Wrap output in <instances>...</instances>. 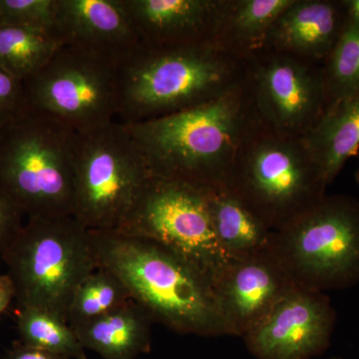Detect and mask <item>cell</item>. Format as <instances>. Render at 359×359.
Listing matches in <instances>:
<instances>
[{
    "label": "cell",
    "instance_id": "6da1fadb",
    "mask_svg": "<svg viewBox=\"0 0 359 359\" xmlns=\"http://www.w3.org/2000/svg\"><path fill=\"white\" fill-rule=\"evenodd\" d=\"M257 121L244 78L209 102L123 125L140 148L152 176L209 192L226 188L238 150Z\"/></svg>",
    "mask_w": 359,
    "mask_h": 359
},
{
    "label": "cell",
    "instance_id": "7a4b0ae2",
    "mask_svg": "<svg viewBox=\"0 0 359 359\" xmlns=\"http://www.w3.org/2000/svg\"><path fill=\"white\" fill-rule=\"evenodd\" d=\"M97 266L114 273L151 318L183 334L226 335L211 280L172 250L117 231H90Z\"/></svg>",
    "mask_w": 359,
    "mask_h": 359
},
{
    "label": "cell",
    "instance_id": "3957f363",
    "mask_svg": "<svg viewBox=\"0 0 359 359\" xmlns=\"http://www.w3.org/2000/svg\"><path fill=\"white\" fill-rule=\"evenodd\" d=\"M245 73V61L212 44H139L118 63L117 117L132 124L191 109L233 88Z\"/></svg>",
    "mask_w": 359,
    "mask_h": 359
},
{
    "label": "cell",
    "instance_id": "277c9868",
    "mask_svg": "<svg viewBox=\"0 0 359 359\" xmlns=\"http://www.w3.org/2000/svg\"><path fill=\"white\" fill-rule=\"evenodd\" d=\"M77 133L28 107L0 133V190L27 219L72 216Z\"/></svg>",
    "mask_w": 359,
    "mask_h": 359
},
{
    "label": "cell",
    "instance_id": "5b68a950",
    "mask_svg": "<svg viewBox=\"0 0 359 359\" xmlns=\"http://www.w3.org/2000/svg\"><path fill=\"white\" fill-rule=\"evenodd\" d=\"M327 187L302 137L280 133L257 119L226 188L275 231L320 202Z\"/></svg>",
    "mask_w": 359,
    "mask_h": 359
},
{
    "label": "cell",
    "instance_id": "8992f818",
    "mask_svg": "<svg viewBox=\"0 0 359 359\" xmlns=\"http://www.w3.org/2000/svg\"><path fill=\"white\" fill-rule=\"evenodd\" d=\"M1 257L18 309H43L66 320L78 285L98 268L90 231L73 216L27 219Z\"/></svg>",
    "mask_w": 359,
    "mask_h": 359
},
{
    "label": "cell",
    "instance_id": "52a82bcc",
    "mask_svg": "<svg viewBox=\"0 0 359 359\" xmlns=\"http://www.w3.org/2000/svg\"><path fill=\"white\" fill-rule=\"evenodd\" d=\"M269 254L290 282L325 292L359 283V202L325 195L273 231Z\"/></svg>",
    "mask_w": 359,
    "mask_h": 359
},
{
    "label": "cell",
    "instance_id": "ba28073f",
    "mask_svg": "<svg viewBox=\"0 0 359 359\" xmlns=\"http://www.w3.org/2000/svg\"><path fill=\"white\" fill-rule=\"evenodd\" d=\"M151 177L121 123L77 133L72 216L89 231H118Z\"/></svg>",
    "mask_w": 359,
    "mask_h": 359
},
{
    "label": "cell",
    "instance_id": "9c48e42d",
    "mask_svg": "<svg viewBox=\"0 0 359 359\" xmlns=\"http://www.w3.org/2000/svg\"><path fill=\"white\" fill-rule=\"evenodd\" d=\"M119 59L63 44L25 84L28 107L59 120L76 133L116 121Z\"/></svg>",
    "mask_w": 359,
    "mask_h": 359
},
{
    "label": "cell",
    "instance_id": "30bf717a",
    "mask_svg": "<svg viewBox=\"0 0 359 359\" xmlns=\"http://www.w3.org/2000/svg\"><path fill=\"white\" fill-rule=\"evenodd\" d=\"M117 231L158 243L211 282L231 261L215 235L207 192L183 182L151 177Z\"/></svg>",
    "mask_w": 359,
    "mask_h": 359
},
{
    "label": "cell",
    "instance_id": "8fae6325",
    "mask_svg": "<svg viewBox=\"0 0 359 359\" xmlns=\"http://www.w3.org/2000/svg\"><path fill=\"white\" fill-rule=\"evenodd\" d=\"M245 82L259 121L280 133L304 136L327 106L323 66L287 54L248 59Z\"/></svg>",
    "mask_w": 359,
    "mask_h": 359
},
{
    "label": "cell",
    "instance_id": "7c38bea8",
    "mask_svg": "<svg viewBox=\"0 0 359 359\" xmlns=\"http://www.w3.org/2000/svg\"><path fill=\"white\" fill-rule=\"evenodd\" d=\"M335 323L325 292L294 285L243 339L257 359H313L330 346Z\"/></svg>",
    "mask_w": 359,
    "mask_h": 359
},
{
    "label": "cell",
    "instance_id": "4fadbf2b",
    "mask_svg": "<svg viewBox=\"0 0 359 359\" xmlns=\"http://www.w3.org/2000/svg\"><path fill=\"white\" fill-rule=\"evenodd\" d=\"M212 285L226 335L243 337L294 285L269 250L256 257L231 259Z\"/></svg>",
    "mask_w": 359,
    "mask_h": 359
},
{
    "label": "cell",
    "instance_id": "5bb4252c",
    "mask_svg": "<svg viewBox=\"0 0 359 359\" xmlns=\"http://www.w3.org/2000/svg\"><path fill=\"white\" fill-rule=\"evenodd\" d=\"M223 1L120 0V4L139 44L148 48H178L212 44Z\"/></svg>",
    "mask_w": 359,
    "mask_h": 359
},
{
    "label": "cell",
    "instance_id": "9a60e30c",
    "mask_svg": "<svg viewBox=\"0 0 359 359\" xmlns=\"http://www.w3.org/2000/svg\"><path fill=\"white\" fill-rule=\"evenodd\" d=\"M346 21L344 0H292L271 25L264 50L323 66Z\"/></svg>",
    "mask_w": 359,
    "mask_h": 359
},
{
    "label": "cell",
    "instance_id": "2e32d148",
    "mask_svg": "<svg viewBox=\"0 0 359 359\" xmlns=\"http://www.w3.org/2000/svg\"><path fill=\"white\" fill-rule=\"evenodd\" d=\"M55 30L63 44L119 60L139 45L120 0H58Z\"/></svg>",
    "mask_w": 359,
    "mask_h": 359
},
{
    "label": "cell",
    "instance_id": "e0dca14e",
    "mask_svg": "<svg viewBox=\"0 0 359 359\" xmlns=\"http://www.w3.org/2000/svg\"><path fill=\"white\" fill-rule=\"evenodd\" d=\"M153 323L147 311L131 299L73 330L85 349L103 359H136L151 351Z\"/></svg>",
    "mask_w": 359,
    "mask_h": 359
},
{
    "label": "cell",
    "instance_id": "ac0fdd59",
    "mask_svg": "<svg viewBox=\"0 0 359 359\" xmlns=\"http://www.w3.org/2000/svg\"><path fill=\"white\" fill-rule=\"evenodd\" d=\"M327 185L359 150V92L328 103L325 112L302 137Z\"/></svg>",
    "mask_w": 359,
    "mask_h": 359
},
{
    "label": "cell",
    "instance_id": "d6986e66",
    "mask_svg": "<svg viewBox=\"0 0 359 359\" xmlns=\"http://www.w3.org/2000/svg\"><path fill=\"white\" fill-rule=\"evenodd\" d=\"M292 0H224L212 44L241 60L263 51L276 18Z\"/></svg>",
    "mask_w": 359,
    "mask_h": 359
},
{
    "label": "cell",
    "instance_id": "ffe728a7",
    "mask_svg": "<svg viewBox=\"0 0 359 359\" xmlns=\"http://www.w3.org/2000/svg\"><path fill=\"white\" fill-rule=\"evenodd\" d=\"M207 201L215 235L231 259L269 252L273 231L229 189L209 191Z\"/></svg>",
    "mask_w": 359,
    "mask_h": 359
},
{
    "label": "cell",
    "instance_id": "44dd1931",
    "mask_svg": "<svg viewBox=\"0 0 359 359\" xmlns=\"http://www.w3.org/2000/svg\"><path fill=\"white\" fill-rule=\"evenodd\" d=\"M62 45L51 30L0 25V67L25 81L42 69Z\"/></svg>",
    "mask_w": 359,
    "mask_h": 359
},
{
    "label": "cell",
    "instance_id": "7402d4cb",
    "mask_svg": "<svg viewBox=\"0 0 359 359\" xmlns=\"http://www.w3.org/2000/svg\"><path fill=\"white\" fill-rule=\"evenodd\" d=\"M20 341L66 359H87L86 349L68 321L40 308L26 306L16 313Z\"/></svg>",
    "mask_w": 359,
    "mask_h": 359
},
{
    "label": "cell",
    "instance_id": "603a6c76",
    "mask_svg": "<svg viewBox=\"0 0 359 359\" xmlns=\"http://www.w3.org/2000/svg\"><path fill=\"white\" fill-rule=\"evenodd\" d=\"M124 283L108 269L98 266L78 285L68 309L67 321L74 328L111 313L131 301Z\"/></svg>",
    "mask_w": 359,
    "mask_h": 359
},
{
    "label": "cell",
    "instance_id": "cb8c5ba5",
    "mask_svg": "<svg viewBox=\"0 0 359 359\" xmlns=\"http://www.w3.org/2000/svg\"><path fill=\"white\" fill-rule=\"evenodd\" d=\"M327 104L359 92V23L347 16L339 41L323 65Z\"/></svg>",
    "mask_w": 359,
    "mask_h": 359
},
{
    "label": "cell",
    "instance_id": "d4e9b609",
    "mask_svg": "<svg viewBox=\"0 0 359 359\" xmlns=\"http://www.w3.org/2000/svg\"><path fill=\"white\" fill-rule=\"evenodd\" d=\"M58 0H0V25L55 32Z\"/></svg>",
    "mask_w": 359,
    "mask_h": 359
},
{
    "label": "cell",
    "instance_id": "484cf974",
    "mask_svg": "<svg viewBox=\"0 0 359 359\" xmlns=\"http://www.w3.org/2000/svg\"><path fill=\"white\" fill-rule=\"evenodd\" d=\"M25 84L0 67V122H7L27 109Z\"/></svg>",
    "mask_w": 359,
    "mask_h": 359
},
{
    "label": "cell",
    "instance_id": "4316f807",
    "mask_svg": "<svg viewBox=\"0 0 359 359\" xmlns=\"http://www.w3.org/2000/svg\"><path fill=\"white\" fill-rule=\"evenodd\" d=\"M25 214L0 190V257L8 250L23 226Z\"/></svg>",
    "mask_w": 359,
    "mask_h": 359
},
{
    "label": "cell",
    "instance_id": "83f0119b",
    "mask_svg": "<svg viewBox=\"0 0 359 359\" xmlns=\"http://www.w3.org/2000/svg\"><path fill=\"white\" fill-rule=\"evenodd\" d=\"M4 359H66L18 341L9 349Z\"/></svg>",
    "mask_w": 359,
    "mask_h": 359
},
{
    "label": "cell",
    "instance_id": "f1b7e54d",
    "mask_svg": "<svg viewBox=\"0 0 359 359\" xmlns=\"http://www.w3.org/2000/svg\"><path fill=\"white\" fill-rule=\"evenodd\" d=\"M15 299L13 283L8 275H0V316Z\"/></svg>",
    "mask_w": 359,
    "mask_h": 359
},
{
    "label": "cell",
    "instance_id": "f546056e",
    "mask_svg": "<svg viewBox=\"0 0 359 359\" xmlns=\"http://www.w3.org/2000/svg\"><path fill=\"white\" fill-rule=\"evenodd\" d=\"M347 16L359 23V0H344Z\"/></svg>",
    "mask_w": 359,
    "mask_h": 359
},
{
    "label": "cell",
    "instance_id": "4dcf8cb0",
    "mask_svg": "<svg viewBox=\"0 0 359 359\" xmlns=\"http://www.w3.org/2000/svg\"><path fill=\"white\" fill-rule=\"evenodd\" d=\"M355 180H356V182H358V184L359 185V159H358V169H356V171H355Z\"/></svg>",
    "mask_w": 359,
    "mask_h": 359
},
{
    "label": "cell",
    "instance_id": "1f68e13d",
    "mask_svg": "<svg viewBox=\"0 0 359 359\" xmlns=\"http://www.w3.org/2000/svg\"><path fill=\"white\" fill-rule=\"evenodd\" d=\"M9 121H11V120H9ZM7 122H0V133H1V130L4 129V125H6Z\"/></svg>",
    "mask_w": 359,
    "mask_h": 359
},
{
    "label": "cell",
    "instance_id": "d6a6232c",
    "mask_svg": "<svg viewBox=\"0 0 359 359\" xmlns=\"http://www.w3.org/2000/svg\"><path fill=\"white\" fill-rule=\"evenodd\" d=\"M330 359H344V358H330Z\"/></svg>",
    "mask_w": 359,
    "mask_h": 359
}]
</instances>
